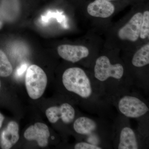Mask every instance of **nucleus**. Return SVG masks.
Listing matches in <instances>:
<instances>
[{
	"instance_id": "nucleus-20",
	"label": "nucleus",
	"mask_w": 149,
	"mask_h": 149,
	"mask_svg": "<svg viewBox=\"0 0 149 149\" xmlns=\"http://www.w3.org/2000/svg\"><path fill=\"white\" fill-rule=\"evenodd\" d=\"M108 1H112V0H108Z\"/></svg>"
},
{
	"instance_id": "nucleus-13",
	"label": "nucleus",
	"mask_w": 149,
	"mask_h": 149,
	"mask_svg": "<svg viewBox=\"0 0 149 149\" xmlns=\"http://www.w3.org/2000/svg\"><path fill=\"white\" fill-rule=\"evenodd\" d=\"M132 64L135 67L141 68L149 64V44L142 47L134 54Z\"/></svg>"
},
{
	"instance_id": "nucleus-17",
	"label": "nucleus",
	"mask_w": 149,
	"mask_h": 149,
	"mask_svg": "<svg viewBox=\"0 0 149 149\" xmlns=\"http://www.w3.org/2000/svg\"><path fill=\"white\" fill-rule=\"evenodd\" d=\"M4 116L1 113H0V129L2 126L3 122L4 120Z\"/></svg>"
},
{
	"instance_id": "nucleus-12",
	"label": "nucleus",
	"mask_w": 149,
	"mask_h": 149,
	"mask_svg": "<svg viewBox=\"0 0 149 149\" xmlns=\"http://www.w3.org/2000/svg\"><path fill=\"white\" fill-rule=\"evenodd\" d=\"M87 10L91 16L107 18L114 13L115 7L108 0H95L88 6Z\"/></svg>"
},
{
	"instance_id": "nucleus-11",
	"label": "nucleus",
	"mask_w": 149,
	"mask_h": 149,
	"mask_svg": "<svg viewBox=\"0 0 149 149\" xmlns=\"http://www.w3.org/2000/svg\"><path fill=\"white\" fill-rule=\"evenodd\" d=\"M19 125L15 121L9 123L1 133L0 146L3 149H9L18 142L19 138Z\"/></svg>"
},
{
	"instance_id": "nucleus-2",
	"label": "nucleus",
	"mask_w": 149,
	"mask_h": 149,
	"mask_svg": "<svg viewBox=\"0 0 149 149\" xmlns=\"http://www.w3.org/2000/svg\"><path fill=\"white\" fill-rule=\"evenodd\" d=\"M105 118L81 116L75 118L72 127L75 133L83 139L82 141L102 149H111L113 148V124Z\"/></svg>"
},
{
	"instance_id": "nucleus-9",
	"label": "nucleus",
	"mask_w": 149,
	"mask_h": 149,
	"mask_svg": "<svg viewBox=\"0 0 149 149\" xmlns=\"http://www.w3.org/2000/svg\"><path fill=\"white\" fill-rule=\"evenodd\" d=\"M143 14L138 13L134 15L125 26L119 30L118 36L122 40L136 42L139 39L141 32Z\"/></svg>"
},
{
	"instance_id": "nucleus-16",
	"label": "nucleus",
	"mask_w": 149,
	"mask_h": 149,
	"mask_svg": "<svg viewBox=\"0 0 149 149\" xmlns=\"http://www.w3.org/2000/svg\"><path fill=\"white\" fill-rule=\"evenodd\" d=\"M74 149H102V148L98 146L93 145L85 142V141H80L78 142L74 147Z\"/></svg>"
},
{
	"instance_id": "nucleus-10",
	"label": "nucleus",
	"mask_w": 149,
	"mask_h": 149,
	"mask_svg": "<svg viewBox=\"0 0 149 149\" xmlns=\"http://www.w3.org/2000/svg\"><path fill=\"white\" fill-rule=\"evenodd\" d=\"M50 136L47 125L42 123L37 122L31 125L24 132V136L28 141H37L41 147H45L48 144Z\"/></svg>"
},
{
	"instance_id": "nucleus-18",
	"label": "nucleus",
	"mask_w": 149,
	"mask_h": 149,
	"mask_svg": "<svg viewBox=\"0 0 149 149\" xmlns=\"http://www.w3.org/2000/svg\"><path fill=\"white\" fill-rule=\"evenodd\" d=\"M3 19L1 15V13H0V30L2 28L3 26Z\"/></svg>"
},
{
	"instance_id": "nucleus-19",
	"label": "nucleus",
	"mask_w": 149,
	"mask_h": 149,
	"mask_svg": "<svg viewBox=\"0 0 149 149\" xmlns=\"http://www.w3.org/2000/svg\"><path fill=\"white\" fill-rule=\"evenodd\" d=\"M1 81H0V90H1Z\"/></svg>"
},
{
	"instance_id": "nucleus-14",
	"label": "nucleus",
	"mask_w": 149,
	"mask_h": 149,
	"mask_svg": "<svg viewBox=\"0 0 149 149\" xmlns=\"http://www.w3.org/2000/svg\"><path fill=\"white\" fill-rule=\"evenodd\" d=\"M13 68L4 52L0 49V76L8 77L12 73Z\"/></svg>"
},
{
	"instance_id": "nucleus-7",
	"label": "nucleus",
	"mask_w": 149,
	"mask_h": 149,
	"mask_svg": "<svg viewBox=\"0 0 149 149\" xmlns=\"http://www.w3.org/2000/svg\"><path fill=\"white\" fill-rule=\"evenodd\" d=\"M46 115L52 123L54 124L61 120L63 124L69 125L75 120L76 111L71 104L65 102L49 108L46 110Z\"/></svg>"
},
{
	"instance_id": "nucleus-6",
	"label": "nucleus",
	"mask_w": 149,
	"mask_h": 149,
	"mask_svg": "<svg viewBox=\"0 0 149 149\" xmlns=\"http://www.w3.org/2000/svg\"><path fill=\"white\" fill-rule=\"evenodd\" d=\"M25 84L29 97L33 100L39 99L42 96L47 87V74L40 66L32 65L27 68Z\"/></svg>"
},
{
	"instance_id": "nucleus-3",
	"label": "nucleus",
	"mask_w": 149,
	"mask_h": 149,
	"mask_svg": "<svg viewBox=\"0 0 149 149\" xmlns=\"http://www.w3.org/2000/svg\"><path fill=\"white\" fill-rule=\"evenodd\" d=\"M94 76L102 86L110 100L114 96L131 90L133 83L123 79L124 68L120 63L112 64L110 59L102 56L96 59Z\"/></svg>"
},
{
	"instance_id": "nucleus-8",
	"label": "nucleus",
	"mask_w": 149,
	"mask_h": 149,
	"mask_svg": "<svg viewBox=\"0 0 149 149\" xmlns=\"http://www.w3.org/2000/svg\"><path fill=\"white\" fill-rule=\"evenodd\" d=\"M57 52L60 56L66 61L75 63L88 57L89 50L83 46L63 45L58 46Z\"/></svg>"
},
{
	"instance_id": "nucleus-4",
	"label": "nucleus",
	"mask_w": 149,
	"mask_h": 149,
	"mask_svg": "<svg viewBox=\"0 0 149 149\" xmlns=\"http://www.w3.org/2000/svg\"><path fill=\"white\" fill-rule=\"evenodd\" d=\"M129 118L119 114L113 123V148L117 149L144 148L147 136L131 127Z\"/></svg>"
},
{
	"instance_id": "nucleus-15",
	"label": "nucleus",
	"mask_w": 149,
	"mask_h": 149,
	"mask_svg": "<svg viewBox=\"0 0 149 149\" xmlns=\"http://www.w3.org/2000/svg\"><path fill=\"white\" fill-rule=\"evenodd\" d=\"M149 35V12L146 11L143 14V19L141 24L140 37L141 39H146Z\"/></svg>"
},
{
	"instance_id": "nucleus-5",
	"label": "nucleus",
	"mask_w": 149,
	"mask_h": 149,
	"mask_svg": "<svg viewBox=\"0 0 149 149\" xmlns=\"http://www.w3.org/2000/svg\"><path fill=\"white\" fill-rule=\"evenodd\" d=\"M120 114L128 118H141L148 116V104L145 99L131 90L120 93L111 100Z\"/></svg>"
},
{
	"instance_id": "nucleus-1",
	"label": "nucleus",
	"mask_w": 149,
	"mask_h": 149,
	"mask_svg": "<svg viewBox=\"0 0 149 149\" xmlns=\"http://www.w3.org/2000/svg\"><path fill=\"white\" fill-rule=\"evenodd\" d=\"M62 83L66 91L77 96L86 111L105 118L112 115V104L102 86L96 79L92 80L81 68L65 70Z\"/></svg>"
}]
</instances>
